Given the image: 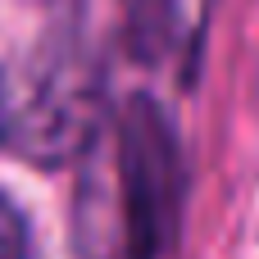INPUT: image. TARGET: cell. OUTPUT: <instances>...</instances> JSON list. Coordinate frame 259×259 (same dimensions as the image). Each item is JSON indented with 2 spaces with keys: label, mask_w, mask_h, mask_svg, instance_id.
Here are the masks:
<instances>
[{
  "label": "cell",
  "mask_w": 259,
  "mask_h": 259,
  "mask_svg": "<svg viewBox=\"0 0 259 259\" xmlns=\"http://www.w3.org/2000/svg\"><path fill=\"white\" fill-rule=\"evenodd\" d=\"M100 127V77L73 41L41 46L18 96H5V141L32 164H68Z\"/></svg>",
  "instance_id": "2"
},
{
  "label": "cell",
  "mask_w": 259,
  "mask_h": 259,
  "mask_svg": "<svg viewBox=\"0 0 259 259\" xmlns=\"http://www.w3.org/2000/svg\"><path fill=\"white\" fill-rule=\"evenodd\" d=\"M0 141H5V87H0Z\"/></svg>",
  "instance_id": "5"
},
{
  "label": "cell",
  "mask_w": 259,
  "mask_h": 259,
  "mask_svg": "<svg viewBox=\"0 0 259 259\" xmlns=\"http://www.w3.org/2000/svg\"><path fill=\"white\" fill-rule=\"evenodd\" d=\"M32 255V232L23 209L0 191V259H27Z\"/></svg>",
  "instance_id": "4"
},
{
  "label": "cell",
  "mask_w": 259,
  "mask_h": 259,
  "mask_svg": "<svg viewBox=\"0 0 259 259\" xmlns=\"http://www.w3.org/2000/svg\"><path fill=\"white\" fill-rule=\"evenodd\" d=\"M168 27V0H132V41L141 55H155Z\"/></svg>",
  "instance_id": "3"
},
{
  "label": "cell",
  "mask_w": 259,
  "mask_h": 259,
  "mask_svg": "<svg viewBox=\"0 0 259 259\" xmlns=\"http://www.w3.org/2000/svg\"><path fill=\"white\" fill-rule=\"evenodd\" d=\"M114 173L123 259H164L182 214V150L150 96H132L114 118Z\"/></svg>",
  "instance_id": "1"
}]
</instances>
